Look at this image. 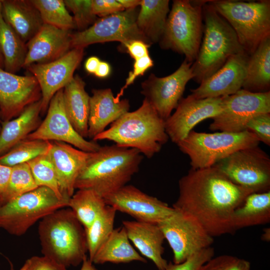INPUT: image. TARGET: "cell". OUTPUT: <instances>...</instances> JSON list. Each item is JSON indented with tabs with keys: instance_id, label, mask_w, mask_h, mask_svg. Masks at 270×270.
<instances>
[{
	"instance_id": "obj_14",
	"label": "cell",
	"mask_w": 270,
	"mask_h": 270,
	"mask_svg": "<svg viewBox=\"0 0 270 270\" xmlns=\"http://www.w3.org/2000/svg\"><path fill=\"white\" fill-rule=\"evenodd\" d=\"M192 63L184 60L173 73L164 77L152 74L142 84V94L166 121L177 107L188 82L193 78Z\"/></svg>"
},
{
	"instance_id": "obj_28",
	"label": "cell",
	"mask_w": 270,
	"mask_h": 270,
	"mask_svg": "<svg viewBox=\"0 0 270 270\" xmlns=\"http://www.w3.org/2000/svg\"><path fill=\"white\" fill-rule=\"evenodd\" d=\"M133 261L146 262L131 245L124 228L112 230L94 254L92 262L95 264L128 263Z\"/></svg>"
},
{
	"instance_id": "obj_8",
	"label": "cell",
	"mask_w": 270,
	"mask_h": 270,
	"mask_svg": "<svg viewBox=\"0 0 270 270\" xmlns=\"http://www.w3.org/2000/svg\"><path fill=\"white\" fill-rule=\"evenodd\" d=\"M260 142L256 136L248 130L214 133L192 130L176 144L189 157L191 168L202 169L214 166L239 150L258 146Z\"/></svg>"
},
{
	"instance_id": "obj_10",
	"label": "cell",
	"mask_w": 270,
	"mask_h": 270,
	"mask_svg": "<svg viewBox=\"0 0 270 270\" xmlns=\"http://www.w3.org/2000/svg\"><path fill=\"white\" fill-rule=\"evenodd\" d=\"M214 166L234 184L253 192L270 190V158L258 146L239 150Z\"/></svg>"
},
{
	"instance_id": "obj_43",
	"label": "cell",
	"mask_w": 270,
	"mask_h": 270,
	"mask_svg": "<svg viewBox=\"0 0 270 270\" xmlns=\"http://www.w3.org/2000/svg\"><path fill=\"white\" fill-rule=\"evenodd\" d=\"M153 65V61L149 55L135 60L133 70L129 72L124 85L116 96V98L120 99V98L123 95L124 90L132 84L138 76L143 75Z\"/></svg>"
},
{
	"instance_id": "obj_6",
	"label": "cell",
	"mask_w": 270,
	"mask_h": 270,
	"mask_svg": "<svg viewBox=\"0 0 270 270\" xmlns=\"http://www.w3.org/2000/svg\"><path fill=\"white\" fill-rule=\"evenodd\" d=\"M207 2L173 0L158 42L162 49L171 50L184 55L188 62H194L203 35L202 6Z\"/></svg>"
},
{
	"instance_id": "obj_17",
	"label": "cell",
	"mask_w": 270,
	"mask_h": 270,
	"mask_svg": "<svg viewBox=\"0 0 270 270\" xmlns=\"http://www.w3.org/2000/svg\"><path fill=\"white\" fill-rule=\"evenodd\" d=\"M224 96L196 98L190 94L180 100L174 112L165 121L168 138L177 144L198 124L219 114L223 109Z\"/></svg>"
},
{
	"instance_id": "obj_52",
	"label": "cell",
	"mask_w": 270,
	"mask_h": 270,
	"mask_svg": "<svg viewBox=\"0 0 270 270\" xmlns=\"http://www.w3.org/2000/svg\"><path fill=\"white\" fill-rule=\"evenodd\" d=\"M261 238L262 240L268 242L270 240V228H264L262 234Z\"/></svg>"
},
{
	"instance_id": "obj_42",
	"label": "cell",
	"mask_w": 270,
	"mask_h": 270,
	"mask_svg": "<svg viewBox=\"0 0 270 270\" xmlns=\"http://www.w3.org/2000/svg\"><path fill=\"white\" fill-rule=\"evenodd\" d=\"M246 129L254 134L260 142L270 146V113L252 118L246 124Z\"/></svg>"
},
{
	"instance_id": "obj_45",
	"label": "cell",
	"mask_w": 270,
	"mask_h": 270,
	"mask_svg": "<svg viewBox=\"0 0 270 270\" xmlns=\"http://www.w3.org/2000/svg\"><path fill=\"white\" fill-rule=\"evenodd\" d=\"M28 270H67L66 268L44 256H34L26 260Z\"/></svg>"
},
{
	"instance_id": "obj_30",
	"label": "cell",
	"mask_w": 270,
	"mask_h": 270,
	"mask_svg": "<svg viewBox=\"0 0 270 270\" xmlns=\"http://www.w3.org/2000/svg\"><path fill=\"white\" fill-rule=\"evenodd\" d=\"M169 3L168 0H141L136 24L150 45L158 42L162 36Z\"/></svg>"
},
{
	"instance_id": "obj_35",
	"label": "cell",
	"mask_w": 270,
	"mask_h": 270,
	"mask_svg": "<svg viewBox=\"0 0 270 270\" xmlns=\"http://www.w3.org/2000/svg\"><path fill=\"white\" fill-rule=\"evenodd\" d=\"M50 146V141L26 138L0 156V164L13 167L28 162L40 156L46 154Z\"/></svg>"
},
{
	"instance_id": "obj_49",
	"label": "cell",
	"mask_w": 270,
	"mask_h": 270,
	"mask_svg": "<svg viewBox=\"0 0 270 270\" xmlns=\"http://www.w3.org/2000/svg\"><path fill=\"white\" fill-rule=\"evenodd\" d=\"M110 72V64L104 62H100L95 73L96 76L100 78H104L108 76Z\"/></svg>"
},
{
	"instance_id": "obj_51",
	"label": "cell",
	"mask_w": 270,
	"mask_h": 270,
	"mask_svg": "<svg viewBox=\"0 0 270 270\" xmlns=\"http://www.w3.org/2000/svg\"><path fill=\"white\" fill-rule=\"evenodd\" d=\"M80 270H98L92 264V262L85 257L82 262V266Z\"/></svg>"
},
{
	"instance_id": "obj_26",
	"label": "cell",
	"mask_w": 270,
	"mask_h": 270,
	"mask_svg": "<svg viewBox=\"0 0 270 270\" xmlns=\"http://www.w3.org/2000/svg\"><path fill=\"white\" fill-rule=\"evenodd\" d=\"M85 82L78 74L64 87V106L67 116L75 130L82 138H88L90 96Z\"/></svg>"
},
{
	"instance_id": "obj_47",
	"label": "cell",
	"mask_w": 270,
	"mask_h": 270,
	"mask_svg": "<svg viewBox=\"0 0 270 270\" xmlns=\"http://www.w3.org/2000/svg\"><path fill=\"white\" fill-rule=\"evenodd\" d=\"M12 170V167L0 164V199L6 189Z\"/></svg>"
},
{
	"instance_id": "obj_15",
	"label": "cell",
	"mask_w": 270,
	"mask_h": 270,
	"mask_svg": "<svg viewBox=\"0 0 270 270\" xmlns=\"http://www.w3.org/2000/svg\"><path fill=\"white\" fill-rule=\"evenodd\" d=\"M63 90H58L50 100L46 116L38 128L26 138L64 142L87 152L96 151L100 145L81 136L74 129L66 114Z\"/></svg>"
},
{
	"instance_id": "obj_29",
	"label": "cell",
	"mask_w": 270,
	"mask_h": 270,
	"mask_svg": "<svg viewBox=\"0 0 270 270\" xmlns=\"http://www.w3.org/2000/svg\"><path fill=\"white\" fill-rule=\"evenodd\" d=\"M242 88L252 92L270 91V36L249 56Z\"/></svg>"
},
{
	"instance_id": "obj_34",
	"label": "cell",
	"mask_w": 270,
	"mask_h": 270,
	"mask_svg": "<svg viewBox=\"0 0 270 270\" xmlns=\"http://www.w3.org/2000/svg\"><path fill=\"white\" fill-rule=\"evenodd\" d=\"M116 212L112 207L106 205L91 225L84 230L90 262L100 246L114 230Z\"/></svg>"
},
{
	"instance_id": "obj_4",
	"label": "cell",
	"mask_w": 270,
	"mask_h": 270,
	"mask_svg": "<svg viewBox=\"0 0 270 270\" xmlns=\"http://www.w3.org/2000/svg\"><path fill=\"white\" fill-rule=\"evenodd\" d=\"M38 233L43 256L66 268L77 266L86 256L84 228L70 208L57 210L43 218Z\"/></svg>"
},
{
	"instance_id": "obj_31",
	"label": "cell",
	"mask_w": 270,
	"mask_h": 270,
	"mask_svg": "<svg viewBox=\"0 0 270 270\" xmlns=\"http://www.w3.org/2000/svg\"><path fill=\"white\" fill-rule=\"evenodd\" d=\"M270 222V190L248 194L236 209L233 215V224L236 231Z\"/></svg>"
},
{
	"instance_id": "obj_55",
	"label": "cell",
	"mask_w": 270,
	"mask_h": 270,
	"mask_svg": "<svg viewBox=\"0 0 270 270\" xmlns=\"http://www.w3.org/2000/svg\"><path fill=\"white\" fill-rule=\"evenodd\" d=\"M2 118H1V116H0V130H1V124H2Z\"/></svg>"
},
{
	"instance_id": "obj_50",
	"label": "cell",
	"mask_w": 270,
	"mask_h": 270,
	"mask_svg": "<svg viewBox=\"0 0 270 270\" xmlns=\"http://www.w3.org/2000/svg\"><path fill=\"white\" fill-rule=\"evenodd\" d=\"M124 10L132 9L140 6L141 0H117Z\"/></svg>"
},
{
	"instance_id": "obj_20",
	"label": "cell",
	"mask_w": 270,
	"mask_h": 270,
	"mask_svg": "<svg viewBox=\"0 0 270 270\" xmlns=\"http://www.w3.org/2000/svg\"><path fill=\"white\" fill-rule=\"evenodd\" d=\"M249 56L242 52L230 57L224 64L197 88L191 90L196 98H213L232 94L242 88Z\"/></svg>"
},
{
	"instance_id": "obj_24",
	"label": "cell",
	"mask_w": 270,
	"mask_h": 270,
	"mask_svg": "<svg viewBox=\"0 0 270 270\" xmlns=\"http://www.w3.org/2000/svg\"><path fill=\"white\" fill-rule=\"evenodd\" d=\"M122 226L130 240L142 255L152 260L158 270H164L168 263L162 257L165 238L158 224L124 220Z\"/></svg>"
},
{
	"instance_id": "obj_9",
	"label": "cell",
	"mask_w": 270,
	"mask_h": 270,
	"mask_svg": "<svg viewBox=\"0 0 270 270\" xmlns=\"http://www.w3.org/2000/svg\"><path fill=\"white\" fill-rule=\"evenodd\" d=\"M68 202L58 198L50 188L38 186L0 204V228L10 234L22 236L38 220L68 207Z\"/></svg>"
},
{
	"instance_id": "obj_12",
	"label": "cell",
	"mask_w": 270,
	"mask_h": 270,
	"mask_svg": "<svg viewBox=\"0 0 270 270\" xmlns=\"http://www.w3.org/2000/svg\"><path fill=\"white\" fill-rule=\"evenodd\" d=\"M157 224L172 250L174 264L184 262L214 242V237L194 218L176 209Z\"/></svg>"
},
{
	"instance_id": "obj_22",
	"label": "cell",
	"mask_w": 270,
	"mask_h": 270,
	"mask_svg": "<svg viewBox=\"0 0 270 270\" xmlns=\"http://www.w3.org/2000/svg\"><path fill=\"white\" fill-rule=\"evenodd\" d=\"M50 142L47 155L54 167L60 192L64 198L69 200L74 193L76 181L90 152L64 142Z\"/></svg>"
},
{
	"instance_id": "obj_18",
	"label": "cell",
	"mask_w": 270,
	"mask_h": 270,
	"mask_svg": "<svg viewBox=\"0 0 270 270\" xmlns=\"http://www.w3.org/2000/svg\"><path fill=\"white\" fill-rule=\"evenodd\" d=\"M84 48H74L60 58L46 64H34L26 68L37 80L42 94V111L48 110L54 96L72 80L80 64Z\"/></svg>"
},
{
	"instance_id": "obj_39",
	"label": "cell",
	"mask_w": 270,
	"mask_h": 270,
	"mask_svg": "<svg viewBox=\"0 0 270 270\" xmlns=\"http://www.w3.org/2000/svg\"><path fill=\"white\" fill-rule=\"evenodd\" d=\"M64 4L74 14L76 28L78 32L83 31L97 20L92 8V0H64Z\"/></svg>"
},
{
	"instance_id": "obj_38",
	"label": "cell",
	"mask_w": 270,
	"mask_h": 270,
	"mask_svg": "<svg viewBox=\"0 0 270 270\" xmlns=\"http://www.w3.org/2000/svg\"><path fill=\"white\" fill-rule=\"evenodd\" d=\"M36 186H46L53 190L61 200L63 198L59 188L54 167L47 154L40 156L28 162Z\"/></svg>"
},
{
	"instance_id": "obj_23",
	"label": "cell",
	"mask_w": 270,
	"mask_h": 270,
	"mask_svg": "<svg viewBox=\"0 0 270 270\" xmlns=\"http://www.w3.org/2000/svg\"><path fill=\"white\" fill-rule=\"evenodd\" d=\"M90 99L88 138L93 139L128 112V100L118 99L110 88L93 90Z\"/></svg>"
},
{
	"instance_id": "obj_37",
	"label": "cell",
	"mask_w": 270,
	"mask_h": 270,
	"mask_svg": "<svg viewBox=\"0 0 270 270\" xmlns=\"http://www.w3.org/2000/svg\"><path fill=\"white\" fill-rule=\"evenodd\" d=\"M38 187L28 162L16 165L12 167L10 180L6 189L0 199V204L6 202Z\"/></svg>"
},
{
	"instance_id": "obj_44",
	"label": "cell",
	"mask_w": 270,
	"mask_h": 270,
	"mask_svg": "<svg viewBox=\"0 0 270 270\" xmlns=\"http://www.w3.org/2000/svg\"><path fill=\"white\" fill-rule=\"evenodd\" d=\"M92 8L96 16L104 17L125 10L115 0H92Z\"/></svg>"
},
{
	"instance_id": "obj_7",
	"label": "cell",
	"mask_w": 270,
	"mask_h": 270,
	"mask_svg": "<svg viewBox=\"0 0 270 270\" xmlns=\"http://www.w3.org/2000/svg\"><path fill=\"white\" fill-rule=\"evenodd\" d=\"M230 24L244 51L250 56L270 36V0H208Z\"/></svg>"
},
{
	"instance_id": "obj_2",
	"label": "cell",
	"mask_w": 270,
	"mask_h": 270,
	"mask_svg": "<svg viewBox=\"0 0 270 270\" xmlns=\"http://www.w3.org/2000/svg\"><path fill=\"white\" fill-rule=\"evenodd\" d=\"M143 159L137 150L112 144L90 152L75 182L76 189H92L103 198L124 186Z\"/></svg>"
},
{
	"instance_id": "obj_3",
	"label": "cell",
	"mask_w": 270,
	"mask_h": 270,
	"mask_svg": "<svg viewBox=\"0 0 270 270\" xmlns=\"http://www.w3.org/2000/svg\"><path fill=\"white\" fill-rule=\"evenodd\" d=\"M168 139L165 121L144 98L138 109L122 115L92 140L112 141L119 146L135 148L150 158L160 152Z\"/></svg>"
},
{
	"instance_id": "obj_36",
	"label": "cell",
	"mask_w": 270,
	"mask_h": 270,
	"mask_svg": "<svg viewBox=\"0 0 270 270\" xmlns=\"http://www.w3.org/2000/svg\"><path fill=\"white\" fill-rule=\"evenodd\" d=\"M38 10L44 24L71 30L76 28L72 16L63 0H31Z\"/></svg>"
},
{
	"instance_id": "obj_41",
	"label": "cell",
	"mask_w": 270,
	"mask_h": 270,
	"mask_svg": "<svg viewBox=\"0 0 270 270\" xmlns=\"http://www.w3.org/2000/svg\"><path fill=\"white\" fill-rule=\"evenodd\" d=\"M214 248H206L180 264L170 262L164 270H198L200 267L214 256Z\"/></svg>"
},
{
	"instance_id": "obj_33",
	"label": "cell",
	"mask_w": 270,
	"mask_h": 270,
	"mask_svg": "<svg viewBox=\"0 0 270 270\" xmlns=\"http://www.w3.org/2000/svg\"><path fill=\"white\" fill-rule=\"evenodd\" d=\"M106 204L104 198L92 189H79L70 198L68 207L84 228H88Z\"/></svg>"
},
{
	"instance_id": "obj_48",
	"label": "cell",
	"mask_w": 270,
	"mask_h": 270,
	"mask_svg": "<svg viewBox=\"0 0 270 270\" xmlns=\"http://www.w3.org/2000/svg\"><path fill=\"white\" fill-rule=\"evenodd\" d=\"M100 62V59L96 56L90 57L85 62L86 70L90 74H94Z\"/></svg>"
},
{
	"instance_id": "obj_5",
	"label": "cell",
	"mask_w": 270,
	"mask_h": 270,
	"mask_svg": "<svg viewBox=\"0 0 270 270\" xmlns=\"http://www.w3.org/2000/svg\"><path fill=\"white\" fill-rule=\"evenodd\" d=\"M202 42L192 66V80L199 84L220 68L230 57L245 52L232 26L208 0L202 6Z\"/></svg>"
},
{
	"instance_id": "obj_53",
	"label": "cell",
	"mask_w": 270,
	"mask_h": 270,
	"mask_svg": "<svg viewBox=\"0 0 270 270\" xmlns=\"http://www.w3.org/2000/svg\"><path fill=\"white\" fill-rule=\"evenodd\" d=\"M0 68H2V69H4V60L0 54Z\"/></svg>"
},
{
	"instance_id": "obj_13",
	"label": "cell",
	"mask_w": 270,
	"mask_h": 270,
	"mask_svg": "<svg viewBox=\"0 0 270 270\" xmlns=\"http://www.w3.org/2000/svg\"><path fill=\"white\" fill-rule=\"evenodd\" d=\"M223 109L212 118V131L240 132L246 130L248 122L256 116L270 113V91L252 92L242 88L224 96Z\"/></svg>"
},
{
	"instance_id": "obj_32",
	"label": "cell",
	"mask_w": 270,
	"mask_h": 270,
	"mask_svg": "<svg viewBox=\"0 0 270 270\" xmlns=\"http://www.w3.org/2000/svg\"><path fill=\"white\" fill-rule=\"evenodd\" d=\"M27 52L25 43L4 20L0 0V54L4 62V70L16 74L22 68Z\"/></svg>"
},
{
	"instance_id": "obj_16",
	"label": "cell",
	"mask_w": 270,
	"mask_h": 270,
	"mask_svg": "<svg viewBox=\"0 0 270 270\" xmlns=\"http://www.w3.org/2000/svg\"><path fill=\"white\" fill-rule=\"evenodd\" d=\"M104 198L107 206L139 222L157 224L174 211L166 203L132 185L126 184Z\"/></svg>"
},
{
	"instance_id": "obj_46",
	"label": "cell",
	"mask_w": 270,
	"mask_h": 270,
	"mask_svg": "<svg viewBox=\"0 0 270 270\" xmlns=\"http://www.w3.org/2000/svg\"><path fill=\"white\" fill-rule=\"evenodd\" d=\"M150 46L142 40H134L128 42L123 48L135 60L148 56V48Z\"/></svg>"
},
{
	"instance_id": "obj_40",
	"label": "cell",
	"mask_w": 270,
	"mask_h": 270,
	"mask_svg": "<svg viewBox=\"0 0 270 270\" xmlns=\"http://www.w3.org/2000/svg\"><path fill=\"white\" fill-rule=\"evenodd\" d=\"M198 270H251L249 261L229 254L212 257Z\"/></svg>"
},
{
	"instance_id": "obj_54",
	"label": "cell",
	"mask_w": 270,
	"mask_h": 270,
	"mask_svg": "<svg viewBox=\"0 0 270 270\" xmlns=\"http://www.w3.org/2000/svg\"><path fill=\"white\" fill-rule=\"evenodd\" d=\"M28 264L27 261H26V262L24 264L23 266L20 269V270H28Z\"/></svg>"
},
{
	"instance_id": "obj_1",
	"label": "cell",
	"mask_w": 270,
	"mask_h": 270,
	"mask_svg": "<svg viewBox=\"0 0 270 270\" xmlns=\"http://www.w3.org/2000/svg\"><path fill=\"white\" fill-rule=\"evenodd\" d=\"M172 208L194 218L212 237L233 234L236 209L253 192L234 184L214 166L191 168L178 181Z\"/></svg>"
},
{
	"instance_id": "obj_19",
	"label": "cell",
	"mask_w": 270,
	"mask_h": 270,
	"mask_svg": "<svg viewBox=\"0 0 270 270\" xmlns=\"http://www.w3.org/2000/svg\"><path fill=\"white\" fill-rule=\"evenodd\" d=\"M42 98L33 76H22L0 68V112L2 122L19 116L29 105Z\"/></svg>"
},
{
	"instance_id": "obj_27",
	"label": "cell",
	"mask_w": 270,
	"mask_h": 270,
	"mask_svg": "<svg viewBox=\"0 0 270 270\" xmlns=\"http://www.w3.org/2000/svg\"><path fill=\"white\" fill-rule=\"evenodd\" d=\"M41 100L27 106L17 117L2 122L0 131V156L4 155L39 126Z\"/></svg>"
},
{
	"instance_id": "obj_21",
	"label": "cell",
	"mask_w": 270,
	"mask_h": 270,
	"mask_svg": "<svg viewBox=\"0 0 270 270\" xmlns=\"http://www.w3.org/2000/svg\"><path fill=\"white\" fill-rule=\"evenodd\" d=\"M71 32L44 24L26 43L27 52L23 68L34 64L54 61L71 50Z\"/></svg>"
},
{
	"instance_id": "obj_11",
	"label": "cell",
	"mask_w": 270,
	"mask_h": 270,
	"mask_svg": "<svg viewBox=\"0 0 270 270\" xmlns=\"http://www.w3.org/2000/svg\"><path fill=\"white\" fill-rule=\"evenodd\" d=\"M137 8L125 10L97 20L87 29L71 34V49L94 44L119 42L123 48L132 40L148 41L138 28Z\"/></svg>"
},
{
	"instance_id": "obj_25",
	"label": "cell",
	"mask_w": 270,
	"mask_h": 270,
	"mask_svg": "<svg viewBox=\"0 0 270 270\" xmlns=\"http://www.w3.org/2000/svg\"><path fill=\"white\" fill-rule=\"evenodd\" d=\"M4 20L25 42L40 30L44 22L31 0H1Z\"/></svg>"
}]
</instances>
